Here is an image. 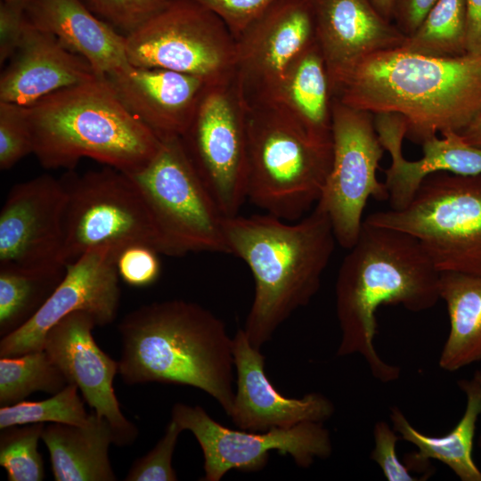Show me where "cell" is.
Instances as JSON below:
<instances>
[{
  "label": "cell",
  "mask_w": 481,
  "mask_h": 481,
  "mask_svg": "<svg viewBox=\"0 0 481 481\" xmlns=\"http://www.w3.org/2000/svg\"><path fill=\"white\" fill-rule=\"evenodd\" d=\"M348 250L335 288L341 331L337 355H360L376 379L394 381L400 368L383 361L373 344L376 312L383 305H401L415 313L434 307L440 299V272L415 237L364 221Z\"/></svg>",
  "instance_id": "obj_1"
},
{
  "label": "cell",
  "mask_w": 481,
  "mask_h": 481,
  "mask_svg": "<svg viewBox=\"0 0 481 481\" xmlns=\"http://www.w3.org/2000/svg\"><path fill=\"white\" fill-rule=\"evenodd\" d=\"M334 98L372 114L400 115L414 143L438 132L460 133L481 113V55L378 52L352 69Z\"/></svg>",
  "instance_id": "obj_2"
},
{
  "label": "cell",
  "mask_w": 481,
  "mask_h": 481,
  "mask_svg": "<svg viewBox=\"0 0 481 481\" xmlns=\"http://www.w3.org/2000/svg\"><path fill=\"white\" fill-rule=\"evenodd\" d=\"M224 231L230 254L253 275L254 297L242 329L261 349L318 292L337 243L332 224L314 206L291 224L269 214L228 216Z\"/></svg>",
  "instance_id": "obj_3"
},
{
  "label": "cell",
  "mask_w": 481,
  "mask_h": 481,
  "mask_svg": "<svg viewBox=\"0 0 481 481\" xmlns=\"http://www.w3.org/2000/svg\"><path fill=\"white\" fill-rule=\"evenodd\" d=\"M118 328L122 344L118 374L126 384L193 387L230 415L232 338L221 319L196 303L171 299L138 307Z\"/></svg>",
  "instance_id": "obj_4"
},
{
  "label": "cell",
  "mask_w": 481,
  "mask_h": 481,
  "mask_svg": "<svg viewBox=\"0 0 481 481\" xmlns=\"http://www.w3.org/2000/svg\"><path fill=\"white\" fill-rule=\"evenodd\" d=\"M33 154L47 169L89 158L125 173L143 167L162 141L132 115L105 77L61 89L27 107Z\"/></svg>",
  "instance_id": "obj_5"
},
{
  "label": "cell",
  "mask_w": 481,
  "mask_h": 481,
  "mask_svg": "<svg viewBox=\"0 0 481 481\" xmlns=\"http://www.w3.org/2000/svg\"><path fill=\"white\" fill-rule=\"evenodd\" d=\"M246 108L247 199L271 216L298 221L322 195L332 147L316 143L269 106Z\"/></svg>",
  "instance_id": "obj_6"
},
{
  "label": "cell",
  "mask_w": 481,
  "mask_h": 481,
  "mask_svg": "<svg viewBox=\"0 0 481 481\" xmlns=\"http://www.w3.org/2000/svg\"><path fill=\"white\" fill-rule=\"evenodd\" d=\"M363 221L415 237L440 273L481 275V174L431 175L407 207Z\"/></svg>",
  "instance_id": "obj_7"
},
{
  "label": "cell",
  "mask_w": 481,
  "mask_h": 481,
  "mask_svg": "<svg viewBox=\"0 0 481 481\" xmlns=\"http://www.w3.org/2000/svg\"><path fill=\"white\" fill-rule=\"evenodd\" d=\"M141 192L162 245V255L230 254L222 214L190 159L181 137L162 141L141 169L126 173Z\"/></svg>",
  "instance_id": "obj_8"
},
{
  "label": "cell",
  "mask_w": 481,
  "mask_h": 481,
  "mask_svg": "<svg viewBox=\"0 0 481 481\" xmlns=\"http://www.w3.org/2000/svg\"><path fill=\"white\" fill-rule=\"evenodd\" d=\"M67 191V265L94 249H109L116 258L126 248L143 244L162 255V245L148 206L131 177L106 166L62 179Z\"/></svg>",
  "instance_id": "obj_9"
},
{
  "label": "cell",
  "mask_w": 481,
  "mask_h": 481,
  "mask_svg": "<svg viewBox=\"0 0 481 481\" xmlns=\"http://www.w3.org/2000/svg\"><path fill=\"white\" fill-rule=\"evenodd\" d=\"M130 65L173 70L218 85L233 79L235 39L194 0H174L126 37Z\"/></svg>",
  "instance_id": "obj_10"
},
{
  "label": "cell",
  "mask_w": 481,
  "mask_h": 481,
  "mask_svg": "<svg viewBox=\"0 0 481 481\" xmlns=\"http://www.w3.org/2000/svg\"><path fill=\"white\" fill-rule=\"evenodd\" d=\"M332 158L322 195L315 205L324 211L342 248L356 242L367 200H387L377 170L384 153L374 114L347 106L333 98Z\"/></svg>",
  "instance_id": "obj_11"
},
{
  "label": "cell",
  "mask_w": 481,
  "mask_h": 481,
  "mask_svg": "<svg viewBox=\"0 0 481 481\" xmlns=\"http://www.w3.org/2000/svg\"><path fill=\"white\" fill-rule=\"evenodd\" d=\"M181 140L222 214L238 215L247 200V108L234 77L208 86Z\"/></svg>",
  "instance_id": "obj_12"
},
{
  "label": "cell",
  "mask_w": 481,
  "mask_h": 481,
  "mask_svg": "<svg viewBox=\"0 0 481 481\" xmlns=\"http://www.w3.org/2000/svg\"><path fill=\"white\" fill-rule=\"evenodd\" d=\"M172 420L191 431L204 458V481H220L230 470L255 472L263 469L272 451L289 455L301 468L332 453L330 431L322 422H303L288 428L254 432L232 429L208 415L200 405L175 404Z\"/></svg>",
  "instance_id": "obj_13"
},
{
  "label": "cell",
  "mask_w": 481,
  "mask_h": 481,
  "mask_svg": "<svg viewBox=\"0 0 481 481\" xmlns=\"http://www.w3.org/2000/svg\"><path fill=\"white\" fill-rule=\"evenodd\" d=\"M66 207L65 184L51 175L15 184L0 211V268L65 269Z\"/></svg>",
  "instance_id": "obj_14"
},
{
  "label": "cell",
  "mask_w": 481,
  "mask_h": 481,
  "mask_svg": "<svg viewBox=\"0 0 481 481\" xmlns=\"http://www.w3.org/2000/svg\"><path fill=\"white\" fill-rule=\"evenodd\" d=\"M314 40L311 0H279L254 20L235 39L234 80L245 104L267 101Z\"/></svg>",
  "instance_id": "obj_15"
},
{
  "label": "cell",
  "mask_w": 481,
  "mask_h": 481,
  "mask_svg": "<svg viewBox=\"0 0 481 481\" xmlns=\"http://www.w3.org/2000/svg\"><path fill=\"white\" fill-rule=\"evenodd\" d=\"M116 256L109 249H91L66 265L65 274L37 314L0 341V356L43 350L49 330L65 316L83 311L97 326L111 323L120 303Z\"/></svg>",
  "instance_id": "obj_16"
},
{
  "label": "cell",
  "mask_w": 481,
  "mask_h": 481,
  "mask_svg": "<svg viewBox=\"0 0 481 481\" xmlns=\"http://www.w3.org/2000/svg\"><path fill=\"white\" fill-rule=\"evenodd\" d=\"M97 326L88 313H72L53 326L44 340V350L64 374L68 383L75 384L84 400L102 418L110 423L117 445H129L138 429L122 413L113 388L118 373V362L104 353L94 339Z\"/></svg>",
  "instance_id": "obj_17"
},
{
  "label": "cell",
  "mask_w": 481,
  "mask_h": 481,
  "mask_svg": "<svg viewBox=\"0 0 481 481\" xmlns=\"http://www.w3.org/2000/svg\"><path fill=\"white\" fill-rule=\"evenodd\" d=\"M236 390L229 415L240 429L260 432L288 428L303 422H323L335 412L324 395L312 392L301 398L281 395L265 371V355L249 340L243 329L232 338Z\"/></svg>",
  "instance_id": "obj_18"
},
{
  "label": "cell",
  "mask_w": 481,
  "mask_h": 481,
  "mask_svg": "<svg viewBox=\"0 0 481 481\" xmlns=\"http://www.w3.org/2000/svg\"><path fill=\"white\" fill-rule=\"evenodd\" d=\"M315 40L334 95L352 69L378 52L402 46L405 36L371 0H311Z\"/></svg>",
  "instance_id": "obj_19"
},
{
  "label": "cell",
  "mask_w": 481,
  "mask_h": 481,
  "mask_svg": "<svg viewBox=\"0 0 481 481\" xmlns=\"http://www.w3.org/2000/svg\"><path fill=\"white\" fill-rule=\"evenodd\" d=\"M105 78L127 110L161 141L184 135L210 86L192 75L132 65Z\"/></svg>",
  "instance_id": "obj_20"
},
{
  "label": "cell",
  "mask_w": 481,
  "mask_h": 481,
  "mask_svg": "<svg viewBox=\"0 0 481 481\" xmlns=\"http://www.w3.org/2000/svg\"><path fill=\"white\" fill-rule=\"evenodd\" d=\"M374 124L380 143L391 157L385 170L384 184L391 209L408 206L421 183L429 175L445 172L456 175L481 174V148L467 143L459 133L446 131L424 140L423 155L408 160L402 152L407 126L404 118L395 113L374 114Z\"/></svg>",
  "instance_id": "obj_21"
},
{
  "label": "cell",
  "mask_w": 481,
  "mask_h": 481,
  "mask_svg": "<svg viewBox=\"0 0 481 481\" xmlns=\"http://www.w3.org/2000/svg\"><path fill=\"white\" fill-rule=\"evenodd\" d=\"M98 75L53 34L29 21L22 42L0 77V102L29 107L61 89Z\"/></svg>",
  "instance_id": "obj_22"
},
{
  "label": "cell",
  "mask_w": 481,
  "mask_h": 481,
  "mask_svg": "<svg viewBox=\"0 0 481 481\" xmlns=\"http://www.w3.org/2000/svg\"><path fill=\"white\" fill-rule=\"evenodd\" d=\"M27 15L31 25L53 34L86 59L100 77L131 66L126 37L94 15L82 0H37Z\"/></svg>",
  "instance_id": "obj_23"
},
{
  "label": "cell",
  "mask_w": 481,
  "mask_h": 481,
  "mask_svg": "<svg viewBox=\"0 0 481 481\" xmlns=\"http://www.w3.org/2000/svg\"><path fill=\"white\" fill-rule=\"evenodd\" d=\"M259 104L274 110L316 143L332 147L333 94L316 40L292 61L270 98Z\"/></svg>",
  "instance_id": "obj_24"
},
{
  "label": "cell",
  "mask_w": 481,
  "mask_h": 481,
  "mask_svg": "<svg viewBox=\"0 0 481 481\" xmlns=\"http://www.w3.org/2000/svg\"><path fill=\"white\" fill-rule=\"evenodd\" d=\"M466 395V408L459 422L441 436L425 435L413 428L397 406L390 408L393 428L417 451L406 455L409 469L427 468L430 460L446 465L461 481H481V470L473 460L477 423L481 415V386L472 378L458 381Z\"/></svg>",
  "instance_id": "obj_25"
},
{
  "label": "cell",
  "mask_w": 481,
  "mask_h": 481,
  "mask_svg": "<svg viewBox=\"0 0 481 481\" xmlns=\"http://www.w3.org/2000/svg\"><path fill=\"white\" fill-rule=\"evenodd\" d=\"M46 445L56 481H114L109 447L117 445L116 434L107 419L94 412L82 425L52 423L45 426Z\"/></svg>",
  "instance_id": "obj_26"
},
{
  "label": "cell",
  "mask_w": 481,
  "mask_h": 481,
  "mask_svg": "<svg viewBox=\"0 0 481 481\" xmlns=\"http://www.w3.org/2000/svg\"><path fill=\"white\" fill-rule=\"evenodd\" d=\"M439 298L447 308L450 331L438 363L456 371L481 361V275L440 273Z\"/></svg>",
  "instance_id": "obj_27"
},
{
  "label": "cell",
  "mask_w": 481,
  "mask_h": 481,
  "mask_svg": "<svg viewBox=\"0 0 481 481\" xmlns=\"http://www.w3.org/2000/svg\"><path fill=\"white\" fill-rule=\"evenodd\" d=\"M66 268L28 272L0 268V336L4 338L27 323L62 280Z\"/></svg>",
  "instance_id": "obj_28"
},
{
  "label": "cell",
  "mask_w": 481,
  "mask_h": 481,
  "mask_svg": "<svg viewBox=\"0 0 481 481\" xmlns=\"http://www.w3.org/2000/svg\"><path fill=\"white\" fill-rule=\"evenodd\" d=\"M399 48L437 58L467 54L465 0H437L416 31L406 37Z\"/></svg>",
  "instance_id": "obj_29"
},
{
  "label": "cell",
  "mask_w": 481,
  "mask_h": 481,
  "mask_svg": "<svg viewBox=\"0 0 481 481\" xmlns=\"http://www.w3.org/2000/svg\"><path fill=\"white\" fill-rule=\"evenodd\" d=\"M68 384L62 371L44 349L0 358L1 406L24 401L38 391L54 395Z\"/></svg>",
  "instance_id": "obj_30"
},
{
  "label": "cell",
  "mask_w": 481,
  "mask_h": 481,
  "mask_svg": "<svg viewBox=\"0 0 481 481\" xmlns=\"http://www.w3.org/2000/svg\"><path fill=\"white\" fill-rule=\"evenodd\" d=\"M78 387L68 384L52 397L38 401H21L0 408V429L31 423L85 424L89 414L78 395Z\"/></svg>",
  "instance_id": "obj_31"
},
{
  "label": "cell",
  "mask_w": 481,
  "mask_h": 481,
  "mask_svg": "<svg viewBox=\"0 0 481 481\" xmlns=\"http://www.w3.org/2000/svg\"><path fill=\"white\" fill-rule=\"evenodd\" d=\"M44 423L15 425L1 429L0 465L9 481H41L44 461L38 451Z\"/></svg>",
  "instance_id": "obj_32"
},
{
  "label": "cell",
  "mask_w": 481,
  "mask_h": 481,
  "mask_svg": "<svg viewBox=\"0 0 481 481\" xmlns=\"http://www.w3.org/2000/svg\"><path fill=\"white\" fill-rule=\"evenodd\" d=\"M174 0H82L99 19L126 37Z\"/></svg>",
  "instance_id": "obj_33"
},
{
  "label": "cell",
  "mask_w": 481,
  "mask_h": 481,
  "mask_svg": "<svg viewBox=\"0 0 481 481\" xmlns=\"http://www.w3.org/2000/svg\"><path fill=\"white\" fill-rule=\"evenodd\" d=\"M33 153L27 107L0 102V169L8 170Z\"/></svg>",
  "instance_id": "obj_34"
},
{
  "label": "cell",
  "mask_w": 481,
  "mask_h": 481,
  "mask_svg": "<svg viewBox=\"0 0 481 481\" xmlns=\"http://www.w3.org/2000/svg\"><path fill=\"white\" fill-rule=\"evenodd\" d=\"M181 427L171 419L164 436L144 456L136 459L129 469L126 481H175L177 476L172 467V458Z\"/></svg>",
  "instance_id": "obj_35"
},
{
  "label": "cell",
  "mask_w": 481,
  "mask_h": 481,
  "mask_svg": "<svg viewBox=\"0 0 481 481\" xmlns=\"http://www.w3.org/2000/svg\"><path fill=\"white\" fill-rule=\"evenodd\" d=\"M160 255L154 249L135 244L124 249L116 258L119 278L132 287H147L159 277Z\"/></svg>",
  "instance_id": "obj_36"
},
{
  "label": "cell",
  "mask_w": 481,
  "mask_h": 481,
  "mask_svg": "<svg viewBox=\"0 0 481 481\" xmlns=\"http://www.w3.org/2000/svg\"><path fill=\"white\" fill-rule=\"evenodd\" d=\"M214 12L236 39L279 0H194Z\"/></svg>",
  "instance_id": "obj_37"
},
{
  "label": "cell",
  "mask_w": 481,
  "mask_h": 481,
  "mask_svg": "<svg viewBox=\"0 0 481 481\" xmlns=\"http://www.w3.org/2000/svg\"><path fill=\"white\" fill-rule=\"evenodd\" d=\"M374 448L371 453L388 481L422 480L410 473V469L399 460L395 445L400 439L397 432L387 421L379 420L373 428Z\"/></svg>",
  "instance_id": "obj_38"
},
{
  "label": "cell",
  "mask_w": 481,
  "mask_h": 481,
  "mask_svg": "<svg viewBox=\"0 0 481 481\" xmlns=\"http://www.w3.org/2000/svg\"><path fill=\"white\" fill-rule=\"evenodd\" d=\"M29 25L27 10L2 1L0 4V63L10 60L20 45Z\"/></svg>",
  "instance_id": "obj_39"
},
{
  "label": "cell",
  "mask_w": 481,
  "mask_h": 481,
  "mask_svg": "<svg viewBox=\"0 0 481 481\" xmlns=\"http://www.w3.org/2000/svg\"><path fill=\"white\" fill-rule=\"evenodd\" d=\"M437 0H393V21L405 37L412 35Z\"/></svg>",
  "instance_id": "obj_40"
},
{
  "label": "cell",
  "mask_w": 481,
  "mask_h": 481,
  "mask_svg": "<svg viewBox=\"0 0 481 481\" xmlns=\"http://www.w3.org/2000/svg\"><path fill=\"white\" fill-rule=\"evenodd\" d=\"M467 53L481 55V0H465Z\"/></svg>",
  "instance_id": "obj_41"
},
{
  "label": "cell",
  "mask_w": 481,
  "mask_h": 481,
  "mask_svg": "<svg viewBox=\"0 0 481 481\" xmlns=\"http://www.w3.org/2000/svg\"><path fill=\"white\" fill-rule=\"evenodd\" d=\"M459 134L469 144L481 148V113Z\"/></svg>",
  "instance_id": "obj_42"
},
{
  "label": "cell",
  "mask_w": 481,
  "mask_h": 481,
  "mask_svg": "<svg viewBox=\"0 0 481 481\" xmlns=\"http://www.w3.org/2000/svg\"><path fill=\"white\" fill-rule=\"evenodd\" d=\"M377 11L387 20L393 22V0H371Z\"/></svg>",
  "instance_id": "obj_43"
},
{
  "label": "cell",
  "mask_w": 481,
  "mask_h": 481,
  "mask_svg": "<svg viewBox=\"0 0 481 481\" xmlns=\"http://www.w3.org/2000/svg\"><path fill=\"white\" fill-rule=\"evenodd\" d=\"M7 3L14 4L20 5L26 10L31 7L37 0H2Z\"/></svg>",
  "instance_id": "obj_44"
},
{
  "label": "cell",
  "mask_w": 481,
  "mask_h": 481,
  "mask_svg": "<svg viewBox=\"0 0 481 481\" xmlns=\"http://www.w3.org/2000/svg\"><path fill=\"white\" fill-rule=\"evenodd\" d=\"M473 378L480 384L481 386V370L477 371L474 373Z\"/></svg>",
  "instance_id": "obj_45"
},
{
  "label": "cell",
  "mask_w": 481,
  "mask_h": 481,
  "mask_svg": "<svg viewBox=\"0 0 481 481\" xmlns=\"http://www.w3.org/2000/svg\"><path fill=\"white\" fill-rule=\"evenodd\" d=\"M478 446H479V448L481 450V436H479V439H478Z\"/></svg>",
  "instance_id": "obj_46"
}]
</instances>
